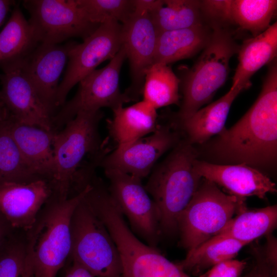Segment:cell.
I'll list each match as a JSON object with an SVG mask.
<instances>
[{"instance_id": "cell-1", "label": "cell", "mask_w": 277, "mask_h": 277, "mask_svg": "<svg viewBox=\"0 0 277 277\" xmlns=\"http://www.w3.org/2000/svg\"><path fill=\"white\" fill-rule=\"evenodd\" d=\"M215 157L231 164L274 165L277 156V64L269 65L261 91L252 106L231 128L218 134Z\"/></svg>"}, {"instance_id": "cell-2", "label": "cell", "mask_w": 277, "mask_h": 277, "mask_svg": "<svg viewBox=\"0 0 277 277\" xmlns=\"http://www.w3.org/2000/svg\"><path fill=\"white\" fill-rule=\"evenodd\" d=\"M90 187L67 199L51 195L35 221L24 231L28 264L32 277H56L69 258L73 212Z\"/></svg>"}, {"instance_id": "cell-3", "label": "cell", "mask_w": 277, "mask_h": 277, "mask_svg": "<svg viewBox=\"0 0 277 277\" xmlns=\"http://www.w3.org/2000/svg\"><path fill=\"white\" fill-rule=\"evenodd\" d=\"M197 155L187 141L179 142L144 186L157 207L161 233L177 231L179 217L201 183L194 168Z\"/></svg>"}, {"instance_id": "cell-4", "label": "cell", "mask_w": 277, "mask_h": 277, "mask_svg": "<svg viewBox=\"0 0 277 277\" xmlns=\"http://www.w3.org/2000/svg\"><path fill=\"white\" fill-rule=\"evenodd\" d=\"M103 117L101 110L81 112L55 132L54 138V169L51 181L53 195L67 199L77 191L80 166L88 154L104 149L98 131Z\"/></svg>"}, {"instance_id": "cell-5", "label": "cell", "mask_w": 277, "mask_h": 277, "mask_svg": "<svg viewBox=\"0 0 277 277\" xmlns=\"http://www.w3.org/2000/svg\"><path fill=\"white\" fill-rule=\"evenodd\" d=\"M207 44L182 81L183 100L179 121L188 118L212 98L225 83L231 58L240 46L226 27L213 26Z\"/></svg>"}, {"instance_id": "cell-6", "label": "cell", "mask_w": 277, "mask_h": 277, "mask_svg": "<svg viewBox=\"0 0 277 277\" xmlns=\"http://www.w3.org/2000/svg\"><path fill=\"white\" fill-rule=\"evenodd\" d=\"M245 200L226 193L203 178L178 219L181 246L188 252L216 235L246 207Z\"/></svg>"}, {"instance_id": "cell-7", "label": "cell", "mask_w": 277, "mask_h": 277, "mask_svg": "<svg viewBox=\"0 0 277 277\" xmlns=\"http://www.w3.org/2000/svg\"><path fill=\"white\" fill-rule=\"evenodd\" d=\"M84 197L71 219L69 258L95 277H120L122 263L116 245L105 224Z\"/></svg>"}, {"instance_id": "cell-8", "label": "cell", "mask_w": 277, "mask_h": 277, "mask_svg": "<svg viewBox=\"0 0 277 277\" xmlns=\"http://www.w3.org/2000/svg\"><path fill=\"white\" fill-rule=\"evenodd\" d=\"M126 58L122 46L106 66L93 70L79 82L76 94L53 117L55 130L64 126L79 112L97 111L104 107L113 110L131 102L119 87L120 73Z\"/></svg>"}, {"instance_id": "cell-9", "label": "cell", "mask_w": 277, "mask_h": 277, "mask_svg": "<svg viewBox=\"0 0 277 277\" xmlns=\"http://www.w3.org/2000/svg\"><path fill=\"white\" fill-rule=\"evenodd\" d=\"M122 25L108 21L99 26L83 43L71 45L68 66L55 97L56 107L63 106L71 89L102 62L111 60L122 46Z\"/></svg>"}, {"instance_id": "cell-10", "label": "cell", "mask_w": 277, "mask_h": 277, "mask_svg": "<svg viewBox=\"0 0 277 277\" xmlns=\"http://www.w3.org/2000/svg\"><path fill=\"white\" fill-rule=\"evenodd\" d=\"M109 192L133 231L147 245L156 247L160 236L157 207L142 183V180L113 169H104Z\"/></svg>"}, {"instance_id": "cell-11", "label": "cell", "mask_w": 277, "mask_h": 277, "mask_svg": "<svg viewBox=\"0 0 277 277\" xmlns=\"http://www.w3.org/2000/svg\"><path fill=\"white\" fill-rule=\"evenodd\" d=\"M2 63L0 92L6 113L23 124L55 131L53 115L39 99L27 74L25 60L21 57Z\"/></svg>"}, {"instance_id": "cell-12", "label": "cell", "mask_w": 277, "mask_h": 277, "mask_svg": "<svg viewBox=\"0 0 277 277\" xmlns=\"http://www.w3.org/2000/svg\"><path fill=\"white\" fill-rule=\"evenodd\" d=\"M36 40L55 45L72 37L84 38L98 26L90 22L75 0H33L25 2Z\"/></svg>"}, {"instance_id": "cell-13", "label": "cell", "mask_w": 277, "mask_h": 277, "mask_svg": "<svg viewBox=\"0 0 277 277\" xmlns=\"http://www.w3.org/2000/svg\"><path fill=\"white\" fill-rule=\"evenodd\" d=\"M109 231L121 257L120 277H190L156 247L141 241L125 222L116 223Z\"/></svg>"}, {"instance_id": "cell-14", "label": "cell", "mask_w": 277, "mask_h": 277, "mask_svg": "<svg viewBox=\"0 0 277 277\" xmlns=\"http://www.w3.org/2000/svg\"><path fill=\"white\" fill-rule=\"evenodd\" d=\"M179 142L178 134L168 126H158L148 135L117 146L101 160L104 169H113L141 180L148 176L156 162Z\"/></svg>"}, {"instance_id": "cell-15", "label": "cell", "mask_w": 277, "mask_h": 277, "mask_svg": "<svg viewBox=\"0 0 277 277\" xmlns=\"http://www.w3.org/2000/svg\"><path fill=\"white\" fill-rule=\"evenodd\" d=\"M122 25V46L130 64L131 83L124 93L131 101L142 95L146 71L153 64L159 32L150 13L134 9Z\"/></svg>"}, {"instance_id": "cell-16", "label": "cell", "mask_w": 277, "mask_h": 277, "mask_svg": "<svg viewBox=\"0 0 277 277\" xmlns=\"http://www.w3.org/2000/svg\"><path fill=\"white\" fill-rule=\"evenodd\" d=\"M194 168L202 178L240 199H264L268 193L276 192L275 184L268 176L245 163L217 164L196 159Z\"/></svg>"}, {"instance_id": "cell-17", "label": "cell", "mask_w": 277, "mask_h": 277, "mask_svg": "<svg viewBox=\"0 0 277 277\" xmlns=\"http://www.w3.org/2000/svg\"><path fill=\"white\" fill-rule=\"evenodd\" d=\"M53 192L51 182L46 179L1 185L0 212L15 229L26 231Z\"/></svg>"}, {"instance_id": "cell-18", "label": "cell", "mask_w": 277, "mask_h": 277, "mask_svg": "<svg viewBox=\"0 0 277 277\" xmlns=\"http://www.w3.org/2000/svg\"><path fill=\"white\" fill-rule=\"evenodd\" d=\"M71 45L42 44L25 60L28 76L42 102L54 116L59 79L68 60Z\"/></svg>"}, {"instance_id": "cell-19", "label": "cell", "mask_w": 277, "mask_h": 277, "mask_svg": "<svg viewBox=\"0 0 277 277\" xmlns=\"http://www.w3.org/2000/svg\"><path fill=\"white\" fill-rule=\"evenodd\" d=\"M4 118L27 162L42 177L51 182L54 169L53 143L56 131L23 124L6 113Z\"/></svg>"}, {"instance_id": "cell-20", "label": "cell", "mask_w": 277, "mask_h": 277, "mask_svg": "<svg viewBox=\"0 0 277 277\" xmlns=\"http://www.w3.org/2000/svg\"><path fill=\"white\" fill-rule=\"evenodd\" d=\"M238 53V64L231 87L238 86L245 90L250 87L252 75L276 58L277 23L258 35L244 41Z\"/></svg>"}, {"instance_id": "cell-21", "label": "cell", "mask_w": 277, "mask_h": 277, "mask_svg": "<svg viewBox=\"0 0 277 277\" xmlns=\"http://www.w3.org/2000/svg\"><path fill=\"white\" fill-rule=\"evenodd\" d=\"M112 112V118L107 121V128L117 146L148 135L159 126L156 109L143 100L129 107L117 108Z\"/></svg>"}, {"instance_id": "cell-22", "label": "cell", "mask_w": 277, "mask_h": 277, "mask_svg": "<svg viewBox=\"0 0 277 277\" xmlns=\"http://www.w3.org/2000/svg\"><path fill=\"white\" fill-rule=\"evenodd\" d=\"M211 32V27L202 25L159 32L153 64L168 65L194 56L206 46Z\"/></svg>"}, {"instance_id": "cell-23", "label": "cell", "mask_w": 277, "mask_h": 277, "mask_svg": "<svg viewBox=\"0 0 277 277\" xmlns=\"http://www.w3.org/2000/svg\"><path fill=\"white\" fill-rule=\"evenodd\" d=\"M244 90L236 86L216 101L200 109L191 116L180 121L191 144H203L212 136L219 134L225 125L231 105Z\"/></svg>"}, {"instance_id": "cell-24", "label": "cell", "mask_w": 277, "mask_h": 277, "mask_svg": "<svg viewBox=\"0 0 277 277\" xmlns=\"http://www.w3.org/2000/svg\"><path fill=\"white\" fill-rule=\"evenodd\" d=\"M277 224V206L249 209L246 207L234 216L215 236L230 238L248 244L270 233Z\"/></svg>"}, {"instance_id": "cell-25", "label": "cell", "mask_w": 277, "mask_h": 277, "mask_svg": "<svg viewBox=\"0 0 277 277\" xmlns=\"http://www.w3.org/2000/svg\"><path fill=\"white\" fill-rule=\"evenodd\" d=\"M41 179H45L27 162L3 117L0 121V185L9 183H29Z\"/></svg>"}, {"instance_id": "cell-26", "label": "cell", "mask_w": 277, "mask_h": 277, "mask_svg": "<svg viewBox=\"0 0 277 277\" xmlns=\"http://www.w3.org/2000/svg\"><path fill=\"white\" fill-rule=\"evenodd\" d=\"M247 245L230 238H212L188 251L185 258L176 264L186 272L197 274L218 263L234 259Z\"/></svg>"}, {"instance_id": "cell-27", "label": "cell", "mask_w": 277, "mask_h": 277, "mask_svg": "<svg viewBox=\"0 0 277 277\" xmlns=\"http://www.w3.org/2000/svg\"><path fill=\"white\" fill-rule=\"evenodd\" d=\"M180 83V80L168 65L153 64L145 74L143 100L156 110L171 105H179Z\"/></svg>"}, {"instance_id": "cell-28", "label": "cell", "mask_w": 277, "mask_h": 277, "mask_svg": "<svg viewBox=\"0 0 277 277\" xmlns=\"http://www.w3.org/2000/svg\"><path fill=\"white\" fill-rule=\"evenodd\" d=\"M151 15L159 32L206 25L198 0H162Z\"/></svg>"}, {"instance_id": "cell-29", "label": "cell", "mask_w": 277, "mask_h": 277, "mask_svg": "<svg viewBox=\"0 0 277 277\" xmlns=\"http://www.w3.org/2000/svg\"><path fill=\"white\" fill-rule=\"evenodd\" d=\"M276 9V0H231L232 21L254 37L271 25Z\"/></svg>"}, {"instance_id": "cell-30", "label": "cell", "mask_w": 277, "mask_h": 277, "mask_svg": "<svg viewBox=\"0 0 277 277\" xmlns=\"http://www.w3.org/2000/svg\"><path fill=\"white\" fill-rule=\"evenodd\" d=\"M33 28L19 8H16L0 32V62L21 57L36 43Z\"/></svg>"}, {"instance_id": "cell-31", "label": "cell", "mask_w": 277, "mask_h": 277, "mask_svg": "<svg viewBox=\"0 0 277 277\" xmlns=\"http://www.w3.org/2000/svg\"><path fill=\"white\" fill-rule=\"evenodd\" d=\"M75 1L85 17L98 25L111 20L123 24L134 11V0Z\"/></svg>"}, {"instance_id": "cell-32", "label": "cell", "mask_w": 277, "mask_h": 277, "mask_svg": "<svg viewBox=\"0 0 277 277\" xmlns=\"http://www.w3.org/2000/svg\"><path fill=\"white\" fill-rule=\"evenodd\" d=\"M0 277H32L27 262L24 231L16 230L0 250Z\"/></svg>"}, {"instance_id": "cell-33", "label": "cell", "mask_w": 277, "mask_h": 277, "mask_svg": "<svg viewBox=\"0 0 277 277\" xmlns=\"http://www.w3.org/2000/svg\"><path fill=\"white\" fill-rule=\"evenodd\" d=\"M231 0L201 1L202 15L206 25L226 27L233 23L231 14Z\"/></svg>"}, {"instance_id": "cell-34", "label": "cell", "mask_w": 277, "mask_h": 277, "mask_svg": "<svg viewBox=\"0 0 277 277\" xmlns=\"http://www.w3.org/2000/svg\"><path fill=\"white\" fill-rule=\"evenodd\" d=\"M247 262L231 259L218 263L200 277H241Z\"/></svg>"}, {"instance_id": "cell-35", "label": "cell", "mask_w": 277, "mask_h": 277, "mask_svg": "<svg viewBox=\"0 0 277 277\" xmlns=\"http://www.w3.org/2000/svg\"><path fill=\"white\" fill-rule=\"evenodd\" d=\"M266 241L262 250V256L272 272L276 273L277 268V240L271 233L266 235Z\"/></svg>"}, {"instance_id": "cell-36", "label": "cell", "mask_w": 277, "mask_h": 277, "mask_svg": "<svg viewBox=\"0 0 277 277\" xmlns=\"http://www.w3.org/2000/svg\"><path fill=\"white\" fill-rule=\"evenodd\" d=\"M254 254L256 259L255 267L247 275L243 277H276L264 261L259 249H254Z\"/></svg>"}, {"instance_id": "cell-37", "label": "cell", "mask_w": 277, "mask_h": 277, "mask_svg": "<svg viewBox=\"0 0 277 277\" xmlns=\"http://www.w3.org/2000/svg\"><path fill=\"white\" fill-rule=\"evenodd\" d=\"M16 231L0 212V250Z\"/></svg>"}, {"instance_id": "cell-38", "label": "cell", "mask_w": 277, "mask_h": 277, "mask_svg": "<svg viewBox=\"0 0 277 277\" xmlns=\"http://www.w3.org/2000/svg\"><path fill=\"white\" fill-rule=\"evenodd\" d=\"M65 277H95L88 270L76 262L67 270Z\"/></svg>"}, {"instance_id": "cell-39", "label": "cell", "mask_w": 277, "mask_h": 277, "mask_svg": "<svg viewBox=\"0 0 277 277\" xmlns=\"http://www.w3.org/2000/svg\"><path fill=\"white\" fill-rule=\"evenodd\" d=\"M11 3L10 1L0 0V25L7 15Z\"/></svg>"}, {"instance_id": "cell-40", "label": "cell", "mask_w": 277, "mask_h": 277, "mask_svg": "<svg viewBox=\"0 0 277 277\" xmlns=\"http://www.w3.org/2000/svg\"><path fill=\"white\" fill-rule=\"evenodd\" d=\"M4 111V106L1 98V92H0V114H3Z\"/></svg>"}, {"instance_id": "cell-41", "label": "cell", "mask_w": 277, "mask_h": 277, "mask_svg": "<svg viewBox=\"0 0 277 277\" xmlns=\"http://www.w3.org/2000/svg\"><path fill=\"white\" fill-rule=\"evenodd\" d=\"M3 114H0V121L3 118Z\"/></svg>"}, {"instance_id": "cell-42", "label": "cell", "mask_w": 277, "mask_h": 277, "mask_svg": "<svg viewBox=\"0 0 277 277\" xmlns=\"http://www.w3.org/2000/svg\"></svg>"}]
</instances>
